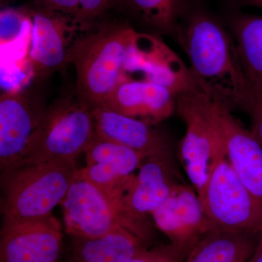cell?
Returning a JSON list of instances; mask_svg holds the SVG:
<instances>
[{
  "label": "cell",
  "instance_id": "d4e9b609",
  "mask_svg": "<svg viewBox=\"0 0 262 262\" xmlns=\"http://www.w3.org/2000/svg\"><path fill=\"white\" fill-rule=\"evenodd\" d=\"M248 262H262V231L259 234L257 246Z\"/></svg>",
  "mask_w": 262,
  "mask_h": 262
},
{
  "label": "cell",
  "instance_id": "5bb4252c",
  "mask_svg": "<svg viewBox=\"0 0 262 262\" xmlns=\"http://www.w3.org/2000/svg\"><path fill=\"white\" fill-rule=\"evenodd\" d=\"M213 100V99H212ZM212 111L237 177L262 208V147L224 105L212 101Z\"/></svg>",
  "mask_w": 262,
  "mask_h": 262
},
{
  "label": "cell",
  "instance_id": "e0dca14e",
  "mask_svg": "<svg viewBox=\"0 0 262 262\" xmlns=\"http://www.w3.org/2000/svg\"><path fill=\"white\" fill-rule=\"evenodd\" d=\"M102 105L155 125L166 120L177 110V96L160 84L125 80L114 89Z\"/></svg>",
  "mask_w": 262,
  "mask_h": 262
},
{
  "label": "cell",
  "instance_id": "44dd1931",
  "mask_svg": "<svg viewBox=\"0 0 262 262\" xmlns=\"http://www.w3.org/2000/svg\"><path fill=\"white\" fill-rule=\"evenodd\" d=\"M229 27L248 77L262 79V16L235 14Z\"/></svg>",
  "mask_w": 262,
  "mask_h": 262
},
{
  "label": "cell",
  "instance_id": "d6986e66",
  "mask_svg": "<svg viewBox=\"0 0 262 262\" xmlns=\"http://www.w3.org/2000/svg\"><path fill=\"white\" fill-rule=\"evenodd\" d=\"M259 234L213 229L196 244L183 262H248L257 246Z\"/></svg>",
  "mask_w": 262,
  "mask_h": 262
},
{
  "label": "cell",
  "instance_id": "6da1fadb",
  "mask_svg": "<svg viewBox=\"0 0 262 262\" xmlns=\"http://www.w3.org/2000/svg\"><path fill=\"white\" fill-rule=\"evenodd\" d=\"M174 38L185 52L200 89L232 112L249 114L253 86L235 39L201 0H191Z\"/></svg>",
  "mask_w": 262,
  "mask_h": 262
},
{
  "label": "cell",
  "instance_id": "7a4b0ae2",
  "mask_svg": "<svg viewBox=\"0 0 262 262\" xmlns=\"http://www.w3.org/2000/svg\"><path fill=\"white\" fill-rule=\"evenodd\" d=\"M79 168L75 159L24 164L1 170L3 225L43 220L62 201Z\"/></svg>",
  "mask_w": 262,
  "mask_h": 262
},
{
  "label": "cell",
  "instance_id": "277c9868",
  "mask_svg": "<svg viewBox=\"0 0 262 262\" xmlns=\"http://www.w3.org/2000/svg\"><path fill=\"white\" fill-rule=\"evenodd\" d=\"M95 136L92 110L81 102L77 94L61 96L48 106L23 158L12 166L76 160L85 152Z\"/></svg>",
  "mask_w": 262,
  "mask_h": 262
},
{
  "label": "cell",
  "instance_id": "7402d4cb",
  "mask_svg": "<svg viewBox=\"0 0 262 262\" xmlns=\"http://www.w3.org/2000/svg\"><path fill=\"white\" fill-rule=\"evenodd\" d=\"M118 0H34V6L61 13L91 28L94 20L117 5Z\"/></svg>",
  "mask_w": 262,
  "mask_h": 262
},
{
  "label": "cell",
  "instance_id": "603a6c76",
  "mask_svg": "<svg viewBox=\"0 0 262 262\" xmlns=\"http://www.w3.org/2000/svg\"><path fill=\"white\" fill-rule=\"evenodd\" d=\"M184 257L170 244L143 248L128 262H183Z\"/></svg>",
  "mask_w": 262,
  "mask_h": 262
},
{
  "label": "cell",
  "instance_id": "2e32d148",
  "mask_svg": "<svg viewBox=\"0 0 262 262\" xmlns=\"http://www.w3.org/2000/svg\"><path fill=\"white\" fill-rule=\"evenodd\" d=\"M84 154L86 165L79 169V174L107 195L123 184L146 158L139 151L96 134Z\"/></svg>",
  "mask_w": 262,
  "mask_h": 262
},
{
  "label": "cell",
  "instance_id": "8fae6325",
  "mask_svg": "<svg viewBox=\"0 0 262 262\" xmlns=\"http://www.w3.org/2000/svg\"><path fill=\"white\" fill-rule=\"evenodd\" d=\"M47 107L44 99L32 91H23L1 94V170L18 163L23 158Z\"/></svg>",
  "mask_w": 262,
  "mask_h": 262
},
{
  "label": "cell",
  "instance_id": "7c38bea8",
  "mask_svg": "<svg viewBox=\"0 0 262 262\" xmlns=\"http://www.w3.org/2000/svg\"><path fill=\"white\" fill-rule=\"evenodd\" d=\"M173 160L149 157L143 160L137 176H130L110 196L124 211L146 216L166 201L182 183Z\"/></svg>",
  "mask_w": 262,
  "mask_h": 262
},
{
  "label": "cell",
  "instance_id": "ac0fdd59",
  "mask_svg": "<svg viewBox=\"0 0 262 262\" xmlns=\"http://www.w3.org/2000/svg\"><path fill=\"white\" fill-rule=\"evenodd\" d=\"M70 238L67 262H128L141 249L149 246L124 227L98 237Z\"/></svg>",
  "mask_w": 262,
  "mask_h": 262
},
{
  "label": "cell",
  "instance_id": "5b68a950",
  "mask_svg": "<svg viewBox=\"0 0 262 262\" xmlns=\"http://www.w3.org/2000/svg\"><path fill=\"white\" fill-rule=\"evenodd\" d=\"M212 101L199 87L177 96V110L186 125L185 136L179 146V159L199 198L215 164L227 156Z\"/></svg>",
  "mask_w": 262,
  "mask_h": 262
},
{
  "label": "cell",
  "instance_id": "ba28073f",
  "mask_svg": "<svg viewBox=\"0 0 262 262\" xmlns=\"http://www.w3.org/2000/svg\"><path fill=\"white\" fill-rule=\"evenodd\" d=\"M27 10L31 20L29 67L36 78L45 79L65 70L74 46L82 36L77 33L91 28L51 10L35 6Z\"/></svg>",
  "mask_w": 262,
  "mask_h": 262
},
{
  "label": "cell",
  "instance_id": "4fadbf2b",
  "mask_svg": "<svg viewBox=\"0 0 262 262\" xmlns=\"http://www.w3.org/2000/svg\"><path fill=\"white\" fill-rule=\"evenodd\" d=\"M63 249L61 224L53 215L2 225L0 262H59Z\"/></svg>",
  "mask_w": 262,
  "mask_h": 262
},
{
  "label": "cell",
  "instance_id": "ffe728a7",
  "mask_svg": "<svg viewBox=\"0 0 262 262\" xmlns=\"http://www.w3.org/2000/svg\"><path fill=\"white\" fill-rule=\"evenodd\" d=\"M190 3L191 0H118L117 6L125 9L143 25L174 37Z\"/></svg>",
  "mask_w": 262,
  "mask_h": 262
},
{
  "label": "cell",
  "instance_id": "4316f807",
  "mask_svg": "<svg viewBox=\"0 0 262 262\" xmlns=\"http://www.w3.org/2000/svg\"><path fill=\"white\" fill-rule=\"evenodd\" d=\"M250 80L253 81V82H256L259 84L260 86L262 88V79L261 78H251L249 77Z\"/></svg>",
  "mask_w": 262,
  "mask_h": 262
},
{
  "label": "cell",
  "instance_id": "8992f818",
  "mask_svg": "<svg viewBox=\"0 0 262 262\" xmlns=\"http://www.w3.org/2000/svg\"><path fill=\"white\" fill-rule=\"evenodd\" d=\"M61 206L65 231L70 237L93 238L124 227L144 242L149 241L145 225L125 214L116 201L78 172Z\"/></svg>",
  "mask_w": 262,
  "mask_h": 262
},
{
  "label": "cell",
  "instance_id": "9a60e30c",
  "mask_svg": "<svg viewBox=\"0 0 262 262\" xmlns=\"http://www.w3.org/2000/svg\"><path fill=\"white\" fill-rule=\"evenodd\" d=\"M92 113L98 137L136 150L146 158L173 160L169 141L154 125L125 116L104 105L95 108Z\"/></svg>",
  "mask_w": 262,
  "mask_h": 262
},
{
  "label": "cell",
  "instance_id": "3957f363",
  "mask_svg": "<svg viewBox=\"0 0 262 262\" xmlns=\"http://www.w3.org/2000/svg\"><path fill=\"white\" fill-rule=\"evenodd\" d=\"M137 31L125 24L101 26L82 34L71 53L77 72V97L93 110L125 80L127 53Z\"/></svg>",
  "mask_w": 262,
  "mask_h": 262
},
{
  "label": "cell",
  "instance_id": "cb8c5ba5",
  "mask_svg": "<svg viewBox=\"0 0 262 262\" xmlns=\"http://www.w3.org/2000/svg\"><path fill=\"white\" fill-rule=\"evenodd\" d=\"M253 86V103L248 115L251 118V133L262 147V88L251 81Z\"/></svg>",
  "mask_w": 262,
  "mask_h": 262
},
{
  "label": "cell",
  "instance_id": "30bf717a",
  "mask_svg": "<svg viewBox=\"0 0 262 262\" xmlns=\"http://www.w3.org/2000/svg\"><path fill=\"white\" fill-rule=\"evenodd\" d=\"M151 215L157 228L184 258L206 234L215 229L194 188L183 182Z\"/></svg>",
  "mask_w": 262,
  "mask_h": 262
},
{
  "label": "cell",
  "instance_id": "52a82bcc",
  "mask_svg": "<svg viewBox=\"0 0 262 262\" xmlns=\"http://www.w3.org/2000/svg\"><path fill=\"white\" fill-rule=\"evenodd\" d=\"M200 199L215 229L261 233L262 208L239 180L227 156L215 164Z\"/></svg>",
  "mask_w": 262,
  "mask_h": 262
},
{
  "label": "cell",
  "instance_id": "484cf974",
  "mask_svg": "<svg viewBox=\"0 0 262 262\" xmlns=\"http://www.w3.org/2000/svg\"><path fill=\"white\" fill-rule=\"evenodd\" d=\"M238 6H252L262 8V0H231Z\"/></svg>",
  "mask_w": 262,
  "mask_h": 262
},
{
  "label": "cell",
  "instance_id": "9c48e42d",
  "mask_svg": "<svg viewBox=\"0 0 262 262\" xmlns=\"http://www.w3.org/2000/svg\"><path fill=\"white\" fill-rule=\"evenodd\" d=\"M125 72V80L160 84L177 96L198 87L177 53L156 35L138 31L129 48Z\"/></svg>",
  "mask_w": 262,
  "mask_h": 262
}]
</instances>
